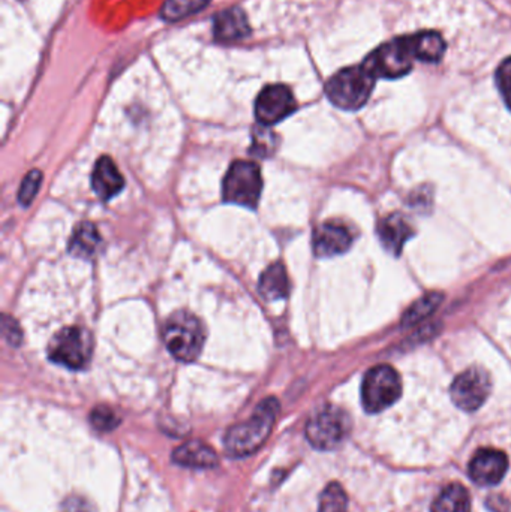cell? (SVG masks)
Instances as JSON below:
<instances>
[{"instance_id":"18","label":"cell","mask_w":511,"mask_h":512,"mask_svg":"<svg viewBox=\"0 0 511 512\" xmlns=\"http://www.w3.org/2000/svg\"><path fill=\"white\" fill-rule=\"evenodd\" d=\"M259 291L266 300L275 301L286 298L290 291V282L286 267L281 262L270 265L260 278Z\"/></svg>"},{"instance_id":"27","label":"cell","mask_w":511,"mask_h":512,"mask_svg":"<svg viewBox=\"0 0 511 512\" xmlns=\"http://www.w3.org/2000/svg\"><path fill=\"white\" fill-rule=\"evenodd\" d=\"M273 137L275 135L270 134V132L266 134V138H260V135H255V144H253L251 152L259 154V156H269L270 152H273V144H269L268 141H273Z\"/></svg>"},{"instance_id":"26","label":"cell","mask_w":511,"mask_h":512,"mask_svg":"<svg viewBox=\"0 0 511 512\" xmlns=\"http://www.w3.org/2000/svg\"><path fill=\"white\" fill-rule=\"evenodd\" d=\"M498 89L506 101L507 107L511 110V57L507 58L499 65L497 71Z\"/></svg>"},{"instance_id":"13","label":"cell","mask_w":511,"mask_h":512,"mask_svg":"<svg viewBox=\"0 0 511 512\" xmlns=\"http://www.w3.org/2000/svg\"><path fill=\"white\" fill-rule=\"evenodd\" d=\"M378 237H380L385 251L392 255L399 256L408 240L414 237V228L402 215H390L381 220L378 225Z\"/></svg>"},{"instance_id":"23","label":"cell","mask_w":511,"mask_h":512,"mask_svg":"<svg viewBox=\"0 0 511 512\" xmlns=\"http://www.w3.org/2000/svg\"><path fill=\"white\" fill-rule=\"evenodd\" d=\"M348 498L345 490L336 482L327 485L320 496V512H347Z\"/></svg>"},{"instance_id":"15","label":"cell","mask_w":511,"mask_h":512,"mask_svg":"<svg viewBox=\"0 0 511 512\" xmlns=\"http://www.w3.org/2000/svg\"><path fill=\"white\" fill-rule=\"evenodd\" d=\"M213 33H215V38L221 42L243 40L251 33L246 13L239 8L224 9L215 17Z\"/></svg>"},{"instance_id":"5","label":"cell","mask_w":511,"mask_h":512,"mask_svg":"<svg viewBox=\"0 0 511 512\" xmlns=\"http://www.w3.org/2000/svg\"><path fill=\"white\" fill-rule=\"evenodd\" d=\"M263 190L261 170L255 162L237 161L226 172L222 195L224 199L246 208H255Z\"/></svg>"},{"instance_id":"1","label":"cell","mask_w":511,"mask_h":512,"mask_svg":"<svg viewBox=\"0 0 511 512\" xmlns=\"http://www.w3.org/2000/svg\"><path fill=\"white\" fill-rule=\"evenodd\" d=\"M279 413V402L273 397L263 400L248 421L240 422L226 431L224 446L230 457H248L257 453L272 433Z\"/></svg>"},{"instance_id":"11","label":"cell","mask_w":511,"mask_h":512,"mask_svg":"<svg viewBox=\"0 0 511 512\" xmlns=\"http://www.w3.org/2000/svg\"><path fill=\"white\" fill-rule=\"evenodd\" d=\"M507 471H508V458L506 454L492 448L479 449L474 457L471 458L468 466L471 480L474 481L475 484L484 487L501 482Z\"/></svg>"},{"instance_id":"25","label":"cell","mask_w":511,"mask_h":512,"mask_svg":"<svg viewBox=\"0 0 511 512\" xmlns=\"http://www.w3.org/2000/svg\"><path fill=\"white\" fill-rule=\"evenodd\" d=\"M42 174L38 170H33L26 175V179L22 183L19 192V201L23 207L32 204L33 199L37 197L38 190L41 188Z\"/></svg>"},{"instance_id":"10","label":"cell","mask_w":511,"mask_h":512,"mask_svg":"<svg viewBox=\"0 0 511 512\" xmlns=\"http://www.w3.org/2000/svg\"><path fill=\"white\" fill-rule=\"evenodd\" d=\"M295 110V99L286 85H268L255 102V116L263 126L277 125Z\"/></svg>"},{"instance_id":"3","label":"cell","mask_w":511,"mask_h":512,"mask_svg":"<svg viewBox=\"0 0 511 512\" xmlns=\"http://www.w3.org/2000/svg\"><path fill=\"white\" fill-rule=\"evenodd\" d=\"M204 328L198 318L188 312H176L163 327V341L170 354L181 363L198 358L204 346Z\"/></svg>"},{"instance_id":"14","label":"cell","mask_w":511,"mask_h":512,"mask_svg":"<svg viewBox=\"0 0 511 512\" xmlns=\"http://www.w3.org/2000/svg\"><path fill=\"white\" fill-rule=\"evenodd\" d=\"M123 184H125V180L119 172L116 163L110 157H101L100 161L96 162L93 174H92V188L96 195L101 199L109 201L122 190Z\"/></svg>"},{"instance_id":"24","label":"cell","mask_w":511,"mask_h":512,"mask_svg":"<svg viewBox=\"0 0 511 512\" xmlns=\"http://www.w3.org/2000/svg\"><path fill=\"white\" fill-rule=\"evenodd\" d=\"M91 424L96 430L111 431L120 424V418L109 406H98L92 410Z\"/></svg>"},{"instance_id":"17","label":"cell","mask_w":511,"mask_h":512,"mask_svg":"<svg viewBox=\"0 0 511 512\" xmlns=\"http://www.w3.org/2000/svg\"><path fill=\"white\" fill-rule=\"evenodd\" d=\"M405 40L412 57L421 62H438L445 51L443 36L436 31H420L417 35L407 36Z\"/></svg>"},{"instance_id":"12","label":"cell","mask_w":511,"mask_h":512,"mask_svg":"<svg viewBox=\"0 0 511 512\" xmlns=\"http://www.w3.org/2000/svg\"><path fill=\"white\" fill-rule=\"evenodd\" d=\"M313 243L315 255L320 258H331L348 251L353 244V235L345 225L327 222L315 229Z\"/></svg>"},{"instance_id":"7","label":"cell","mask_w":511,"mask_h":512,"mask_svg":"<svg viewBox=\"0 0 511 512\" xmlns=\"http://www.w3.org/2000/svg\"><path fill=\"white\" fill-rule=\"evenodd\" d=\"M93 352L91 332L80 327L60 330L48 346L51 361L64 367L80 370L86 367Z\"/></svg>"},{"instance_id":"20","label":"cell","mask_w":511,"mask_h":512,"mask_svg":"<svg viewBox=\"0 0 511 512\" xmlns=\"http://www.w3.org/2000/svg\"><path fill=\"white\" fill-rule=\"evenodd\" d=\"M432 512H471L470 493L461 484H450L432 502Z\"/></svg>"},{"instance_id":"16","label":"cell","mask_w":511,"mask_h":512,"mask_svg":"<svg viewBox=\"0 0 511 512\" xmlns=\"http://www.w3.org/2000/svg\"><path fill=\"white\" fill-rule=\"evenodd\" d=\"M172 460L181 466L192 467V469H212L219 463V457L212 446L199 440H192L174 449Z\"/></svg>"},{"instance_id":"19","label":"cell","mask_w":511,"mask_h":512,"mask_svg":"<svg viewBox=\"0 0 511 512\" xmlns=\"http://www.w3.org/2000/svg\"><path fill=\"white\" fill-rule=\"evenodd\" d=\"M101 246V237L95 225L89 222H83L78 225L73 233L71 242H69V253L75 258H84L89 260L98 253Z\"/></svg>"},{"instance_id":"6","label":"cell","mask_w":511,"mask_h":512,"mask_svg":"<svg viewBox=\"0 0 511 512\" xmlns=\"http://www.w3.org/2000/svg\"><path fill=\"white\" fill-rule=\"evenodd\" d=\"M402 394L399 373L390 366H375L363 377L362 403L369 413L383 412Z\"/></svg>"},{"instance_id":"2","label":"cell","mask_w":511,"mask_h":512,"mask_svg":"<svg viewBox=\"0 0 511 512\" xmlns=\"http://www.w3.org/2000/svg\"><path fill=\"white\" fill-rule=\"evenodd\" d=\"M375 80V76L363 65L345 67L331 76L327 83V98L340 110L356 111L371 98Z\"/></svg>"},{"instance_id":"21","label":"cell","mask_w":511,"mask_h":512,"mask_svg":"<svg viewBox=\"0 0 511 512\" xmlns=\"http://www.w3.org/2000/svg\"><path fill=\"white\" fill-rule=\"evenodd\" d=\"M208 2L210 0H167L163 6L161 15L167 22H179L206 8Z\"/></svg>"},{"instance_id":"4","label":"cell","mask_w":511,"mask_h":512,"mask_svg":"<svg viewBox=\"0 0 511 512\" xmlns=\"http://www.w3.org/2000/svg\"><path fill=\"white\" fill-rule=\"evenodd\" d=\"M351 431V419L344 409L327 404L313 413L306 424V437L313 448L330 451L339 446Z\"/></svg>"},{"instance_id":"22","label":"cell","mask_w":511,"mask_h":512,"mask_svg":"<svg viewBox=\"0 0 511 512\" xmlns=\"http://www.w3.org/2000/svg\"><path fill=\"white\" fill-rule=\"evenodd\" d=\"M443 300V296L432 292L427 296H421L420 300H417L410 309L405 312L402 318V323L405 327L408 325H414V323L420 322L423 319L427 318Z\"/></svg>"},{"instance_id":"9","label":"cell","mask_w":511,"mask_h":512,"mask_svg":"<svg viewBox=\"0 0 511 512\" xmlns=\"http://www.w3.org/2000/svg\"><path fill=\"white\" fill-rule=\"evenodd\" d=\"M492 391L489 373L481 367H471L453 381L450 388L453 403L466 412H472L483 406Z\"/></svg>"},{"instance_id":"8","label":"cell","mask_w":511,"mask_h":512,"mask_svg":"<svg viewBox=\"0 0 511 512\" xmlns=\"http://www.w3.org/2000/svg\"><path fill=\"white\" fill-rule=\"evenodd\" d=\"M412 58L414 57L410 51L407 40L398 38L374 49L363 62V66L366 67L375 78L394 80L410 74L412 69Z\"/></svg>"}]
</instances>
